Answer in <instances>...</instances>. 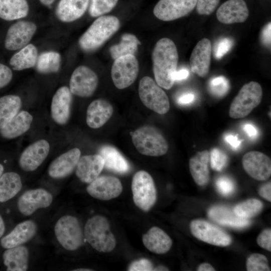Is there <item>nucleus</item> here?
<instances>
[{"instance_id": "nucleus-1", "label": "nucleus", "mask_w": 271, "mask_h": 271, "mask_svg": "<svg viewBox=\"0 0 271 271\" xmlns=\"http://www.w3.org/2000/svg\"><path fill=\"white\" fill-rule=\"evenodd\" d=\"M178 58L176 46L172 40L163 38L157 41L152 53L153 68L156 82L161 87L167 90L172 87Z\"/></svg>"}, {"instance_id": "nucleus-2", "label": "nucleus", "mask_w": 271, "mask_h": 271, "mask_svg": "<svg viewBox=\"0 0 271 271\" xmlns=\"http://www.w3.org/2000/svg\"><path fill=\"white\" fill-rule=\"evenodd\" d=\"M120 25V21L115 16L98 17L80 37V48L86 52L96 50L118 30Z\"/></svg>"}, {"instance_id": "nucleus-3", "label": "nucleus", "mask_w": 271, "mask_h": 271, "mask_svg": "<svg viewBox=\"0 0 271 271\" xmlns=\"http://www.w3.org/2000/svg\"><path fill=\"white\" fill-rule=\"evenodd\" d=\"M83 234L87 242L99 252H109L115 247V237L104 216L97 215L89 218L85 225Z\"/></svg>"}, {"instance_id": "nucleus-4", "label": "nucleus", "mask_w": 271, "mask_h": 271, "mask_svg": "<svg viewBox=\"0 0 271 271\" xmlns=\"http://www.w3.org/2000/svg\"><path fill=\"white\" fill-rule=\"evenodd\" d=\"M131 140L137 151L142 155L158 157L164 155L168 150V143L156 128L145 125L130 132Z\"/></svg>"}, {"instance_id": "nucleus-5", "label": "nucleus", "mask_w": 271, "mask_h": 271, "mask_svg": "<svg viewBox=\"0 0 271 271\" xmlns=\"http://www.w3.org/2000/svg\"><path fill=\"white\" fill-rule=\"evenodd\" d=\"M262 95L261 85L256 82L245 84L231 103L229 115L241 118L248 115L260 103Z\"/></svg>"}, {"instance_id": "nucleus-6", "label": "nucleus", "mask_w": 271, "mask_h": 271, "mask_svg": "<svg viewBox=\"0 0 271 271\" xmlns=\"http://www.w3.org/2000/svg\"><path fill=\"white\" fill-rule=\"evenodd\" d=\"M131 191L134 203L140 209L148 211L155 205L157 191L154 180L148 172L141 170L134 174Z\"/></svg>"}, {"instance_id": "nucleus-7", "label": "nucleus", "mask_w": 271, "mask_h": 271, "mask_svg": "<svg viewBox=\"0 0 271 271\" xmlns=\"http://www.w3.org/2000/svg\"><path fill=\"white\" fill-rule=\"evenodd\" d=\"M138 91L141 100L147 107L160 114L169 111L170 105L167 95L151 77L146 76L141 79Z\"/></svg>"}, {"instance_id": "nucleus-8", "label": "nucleus", "mask_w": 271, "mask_h": 271, "mask_svg": "<svg viewBox=\"0 0 271 271\" xmlns=\"http://www.w3.org/2000/svg\"><path fill=\"white\" fill-rule=\"evenodd\" d=\"M56 237L66 250H75L84 243V236L78 219L74 216L65 215L56 223Z\"/></svg>"}, {"instance_id": "nucleus-9", "label": "nucleus", "mask_w": 271, "mask_h": 271, "mask_svg": "<svg viewBox=\"0 0 271 271\" xmlns=\"http://www.w3.org/2000/svg\"><path fill=\"white\" fill-rule=\"evenodd\" d=\"M139 72V62L134 55L121 56L114 60L111 70V76L115 86L126 88L136 80Z\"/></svg>"}, {"instance_id": "nucleus-10", "label": "nucleus", "mask_w": 271, "mask_h": 271, "mask_svg": "<svg viewBox=\"0 0 271 271\" xmlns=\"http://www.w3.org/2000/svg\"><path fill=\"white\" fill-rule=\"evenodd\" d=\"M98 84V78L95 72L87 66L81 65L73 72L69 81L72 94L81 97L91 96Z\"/></svg>"}, {"instance_id": "nucleus-11", "label": "nucleus", "mask_w": 271, "mask_h": 271, "mask_svg": "<svg viewBox=\"0 0 271 271\" xmlns=\"http://www.w3.org/2000/svg\"><path fill=\"white\" fill-rule=\"evenodd\" d=\"M190 227L191 233L195 237L209 244L226 246L231 242V238L229 234L205 220H193L190 223Z\"/></svg>"}, {"instance_id": "nucleus-12", "label": "nucleus", "mask_w": 271, "mask_h": 271, "mask_svg": "<svg viewBox=\"0 0 271 271\" xmlns=\"http://www.w3.org/2000/svg\"><path fill=\"white\" fill-rule=\"evenodd\" d=\"M196 5V0H160L153 13L160 20L171 21L188 15Z\"/></svg>"}, {"instance_id": "nucleus-13", "label": "nucleus", "mask_w": 271, "mask_h": 271, "mask_svg": "<svg viewBox=\"0 0 271 271\" xmlns=\"http://www.w3.org/2000/svg\"><path fill=\"white\" fill-rule=\"evenodd\" d=\"M37 29L36 25L29 21H19L10 27L5 40V47L11 51L20 50L28 44Z\"/></svg>"}, {"instance_id": "nucleus-14", "label": "nucleus", "mask_w": 271, "mask_h": 271, "mask_svg": "<svg viewBox=\"0 0 271 271\" xmlns=\"http://www.w3.org/2000/svg\"><path fill=\"white\" fill-rule=\"evenodd\" d=\"M86 190L92 197L105 201L119 196L122 191V186L120 181L116 177L102 176L90 183Z\"/></svg>"}, {"instance_id": "nucleus-15", "label": "nucleus", "mask_w": 271, "mask_h": 271, "mask_svg": "<svg viewBox=\"0 0 271 271\" xmlns=\"http://www.w3.org/2000/svg\"><path fill=\"white\" fill-rule=\"evenodd\" d=\"M242 163L246 173L255 180L264 181L270 176V159L261 152H247L243 156Z\"/></svg>"}, {"instance_id": "nucleus-16", "label": "nucleus", "mask_w": 271, "mask_h": 271, "mask_svg": "<svg viewBox=\"0 0 271 271\" xmlns=\"http://www.w3.org/2000/svg\"><path fill=\"white\" fill-rule=\"evenodd\" d=\"M53 201L52 194L47 190L39 188L24 192L18 201L20 212L25 216H30L37 209L49 207Z\"/></svg>"}, {"instance_id": "nucleus-17", "label": "nucleus", "mask_w": 271, "mask_h": 271, "mask_svg": "<svg viewBox=\"0 0 271 271\" xmlns=\"http://www.w3.org/2000/svg\"><path fill=\"white\" fill-rule=\"evenodd\" d=\"M49 151L50 145L47 141H36L27 147L22 153L19 159L20 167L27 172L35 170L46 159Z\"/></svg>"}, {"instance_id": "nucleus-18", "label": "nucleus", "mask_w": 271, "mask_h": 271, "mask_svg": "<svg viewBox=\"0 0 271 271\" xmlns=\"http://www.w3.org/2000/svg\"><path fill=\"white\" fill-rule=\"evenodd\" d=\"M212 44L210 40L203 38L193 49L190 58V65L193 73L204 77L208 73L211 62Z\"/></svg>"}, {"instance_id": "nucleus-19", "label": "nucleus", "mask_w": 271, "mask_h": 271, "mask_svg": "<svg viewBox=\"0 0 271 271\" xmlns=\"http://www.w3.org/2000/svg\"><path fill=\"white\" fill-rule=\"evenodd\" d=\"M248 16V9L244 0H228L216 12L218 21L225 24L243 23Z\"/></svg>"}, {"instance_id": "nucleus-20", "label": "nucleus", "mask_w": 271, "mask_h": 271, "mask_svg": "<svg viewBox=\"0 0 271 271\" xmlns=\"http://www.w3.org/2000/svg\"><path fill=\"white\" fill-rule=\"evenodd\" d=\"M72 95L69 88L62 86L53 96L51 113L53 119L60 125L65 124L69 119Z\"/></svg>"}, {"instance_id": "nucleus-21", "label": "nucleus", "mask_w": 271, "mask_h": 271, "mask_svg": "<svg viewBox=\"0 0 271 271\" xmlns=\"http://www.w3.org/2000/svg\"><path fill=\"white\" fill-rule=\"evenodd\" d=\"M78 148L72 149L56 158L48 168L49 176L55 179H61L69 175L76 168L80 157Z\"/></svg>"}, {"instance_id": "nucleus-22", "label": "nucleus", "mask_w": 271, "mask_h": 271, "mask_svg": "<svg viewBox=\"0 0 271 271\" xmlns=\"http://www.w3.org/2000/svg\"><path fill=\"white\" fill-rule=\"evenodd\" d=\"M104 165V160L99 154L83 156L77 164L76 175L82 182L90 183L99 176Z\"/></svg>"}, {"instance_id": "nucleus-23", "label": "nucleus", "mask_w": 271, "mask_h": 271, "mask_svg": "<svg viewBox=\"0 0 271 271\" xmlns=\"http://www.w3.org/2000/svg\"><path fill=\"white\" fill-rule=\"evenodd\" d=\"M37 229L36 224L32 220L21 222L1 239V245L6 249L20 246L31 239L36 234Z\"/></svg>"}, {"instance_id": "nucleus-24", "label": "nucleus", "mask_w": 271, "mask_h": 271, "mask_svg": "<svg viewBox=\"0 0 271 271\" xmlns=\"http://www.w3.org/2000/svg\"><path fill=\"white\" fill-rule=\"evenodd\" d=\"M113 111L112 105L107 100L98 99L91 102L86 112V123L92 128L102 126L111 117Z\"/></svg>"}, {"instance_id": "nucleus-25", "label": "nucleus", "mask_w": 271, "mask_h": 271, "mask_svg": "<svg viewBox=\"0 0 271 271\" xmlns=\"http://www.w3.org/2000/svg\"><path fill=\"white\" fill-rule=\"evenodd\" d=\"M90 0H60L55 15L59 20L70 23L80 18L88 8Z\"/></svg>"}, {"instance_id": "nucleus-26", "label": "nucleus", "mask_w": 271, "mask_h": 271, "mask_svg": "<svg viewBox=\"0 0 271 271\" xmlns=\"http://www.w3.org/2000/svg\"><path fill=\"white\" fill-rule=\"evenodd\" d=\"M144 246L151 252L162 254L167 253L172 245L170 236L161 228L154 226L143 235Z\"/></svg>"}, {"instance_id": "nucleus-27", "label": "nucleus", "mask_w": 271, "mask_h": 271, "mask_svg": "<svg viewBox=\"0 0 271 271\" xmlns=\"http://www.w3.org/2000/svg\"><path fill=\"white\" fill-rule=\"evenodd\" d=\"M209 153L207 150L197 153L189 160V169L195 183L199 186L206 185L209 180Z\"/></svg>"}, {"instance_id": "nucleus-28", "label": "nucleus", "mask_w": 271, "mask_h": 271, "mask_svg": "<svg viewBox=\"0 0 271 271\" xmlns=\"http://www.w3.org/2000/svg\"><path fill=\"white\" fill-rule=\"evenodd\" d=\"M210 219L224 226L241 228L248 226L250 222L248 219L238 216L233 210L224 206H215L211 207L208 212Z\"/></svg>"}, {"instance_id": "nucleus-29", "label": "nucleus", "mask_w": 271, "mask_h": 271, "mask_svg": "<svg viewBox=\"0 0 271 271\" xmlns=\"http://www.w3.org/2000/svg\"><path fill=\"white\" fill-rule=\"evenodd\" d=\"M33 116L28 111L19 112L4 127L0 128V134L4 138L13 139L26 132L31 127Z\"/></svg>"}, {"instance_id": "nucleus-30", "label": "nucleus", "mask_w": 271, "mask_h": 271, "mask_svg": "<svg viewBox=\"0 0 271 271\" xmlns=\"http://www.w3.org/2000/svg\"><path fill=\"white\" fill-rule=\"evenodd\" d=\"M99 155L102 157L107 169L118 174H125L130 170V166L125 158L114 147L102 146L99 150Z\"/></svg>"}, {"instance_id": "nucleus-31", "label": "nucleus", "mask_w": 271, "mask_h": 271, "mask_svg": "<svg viewBox=\"0 0 271 271\" xmlns=\"http://www.w3.org/2000/svg\"><path fill=\"white\" fill-rule=\"evenodd\" d=\"M29 251L24 246L8 248L3 254L4 263L7 271H26L28 266Z\"/></svg>"}, {"instance_id": "nucleus-32", "label": "nucleus", "mask_w": 271, "mask_h": 271, "mask_svg": "<svg viewBox=\"0 0 271 271\" xmlns=\"http://www.w3.org/2000/svg\"><path fill=\"white\" fill-rule=\"evenodd\" d=\"M38 57L36 47L33 44H28L12 56L10 65L14 70H23L35 66Z\"/></svg>"}, {"instance_id": "nucleus-33", "label": "nucleus", "mask_w": 271, "mask_h": 271, "mask_svg": "<svg viewBox=\"0 0 271 271\" xmlns=\"http://www.w3.org/2000/svg\"><path fill=\"white\" fill-rule=\"evenodd\" d=\"M29 10L27 0H0V18L6 21L24 18Z\"/></svg>"}, {"instance_id": "nucleus-34", "label": "nucleus", "mask_w": 271, "mask_h": 271, "mask_svg": "<svg viewBox=\"0 0 271 271\" xmlns=\"http://www.w3.org/2000/svg\"><path fill=\"white\" fill-rule=\"evenodd\" d=\"M20 175L15 172H7L0 177V202H6L15 197L21 190Z\"/></svg>"}, {"instance_id": "nucleus-35", "label": "nucleus", "mask_w": 271, "mask_h": 271, "mask_svg": "<svg viewBox=\"0 0 271 271\" xmlns=\"http://www.w3.org/2000/svg\"><path fill=\"white\" fill-rule=\"evenodd\" d=\"M21 106L22 100L18 95H7L0 98V128L19 113Z\"/></svg>"}, {"instance_id": "nucleus-36", "label": "nucleus", "mask_w": 271, "mask_h": 271, "mask_svg": "<svg viewBox=\"0 0 271 271\" xmlns=\"http://www.w3.org/2000/svg\"><path fill=\"white\" fill-rule=\"evenodd\" d=\"M141 44L140 40L133 34L126 33L122 35L120 42L111 46L109 53L114 60L127 55H134Z\"/></svg>"}, {"instance_id": "nucleus-37", "label": "nucleus", "mask_w": 271, "mask_h": 271, "mask_svg": "<svg viewBox=\"0 0 271 271\" xmlns=\"http://www.w3.org/2000/svg\"><path fill=\"white\" fill-rule=\"evenodd\" d=\"M61 62V55L58 52L46 51L38 56L35 66L37 70L41 73H55L59 71Z\"/></svg>"}, {"instance_id": "nucleus-38", "label": "nucleus", "mask_w": 271, "mask_h": 271, "mask_svg": "<svg viewBox=\"0 0 271 271\" xmlns=\"http://www.w3.org/2000/svg\"><path fill=\"white\" fill-rule=\"evenodd\" d=\"M262 208L263 204L260 200L251 198L237 204L233 210L238 216L248 219L257 215Z\"/></svg>"}, {"instance_id": "nucleus-39", "label": "nucleus", "mask_w": 271, "mask_h": 271, "mask_svg": "<svg viewBox=\"0 0 271 271\" xmlns=\"http://www.w3.org/2000/svg\"><path fill=\"white\" fill-rule=\"evenodd\" d=\"M118 0H90L88 13L92 17H99L111 12Z\"/></svg>"}, {"instance_id": "nucleus-40", "label": "nucleus", "mask_w": 271, "mask_h": 271, "mask_svg": "<svg viewBox=\"0 0 271 271\" xmlns=\"http://www.w3.org/2000/svg\"><path fill=\"white\" fill-rule=\"evenodd\" d=\"M209 90L214 96L221 97L224 96L229 89L228 79L223 76L212 78L209 81Z\"/></svg>"}, {"instance_id": "nucleus-41", "label": "nucleus", "mask_w": 271, "mask_h": 271, "mask_svg": "<svg viewBox=\"0 0 271 271\" xmlns=\"http://www.w3.org/2000/svg\"><path fill=\"white\" fill-rule=\"evenodd\" d=\"M246 264L248 271L270 270L267 258L260 253H255L251 254L247 258Z\"/></svg>"}, {"instance_id": "nucleus-42", "label": "nucleus", "mask_w": 271, "mask_h": 271, "mask_svg": "<svg viewBox=\"0 0 271 271\" xmlns=\"http://www.w3.org/2000/svg\"><path fill=\"white\" fill-rule=\"evenodd\" d=\"M211 168L216 171H221L227 166L228 162L227 155L221 149L215 148L212 149L209 156Z\"/></svg>"}, {"instance_id": "nucleus-43", "label": "nucleus", "mask_w": 271, "mask_h": 271, "mask_svg": "<svg viewBox=\"0 0 271 271\" xmlns=\"http://www.w3.org/2000/svg\"><path fill=\"white\" fill-rule=\"evenodd\" d=\"M233 40L229 38H223L216 43L214 49V55L216 59H221L233 46Z\"/></svg>"}, {"instance_id": "nucleus-44", "label": "nucleus", "mask_w": 271, "mask_h": 271, "mask_svg": "<svg viewBox=\"0 0 271 271\" xmlns=\"http://www.w3.org/2000/svg\"><path fill=\"white\" fill-rule=\"evenodd\" d=\"M216 186L218 191L225 196L232 194L235 189L233 181L226 176L219 177L216 180Z\"/></svg>"}, {"instance_id": "nucleus-45", "label": "nucleus", "mask_w": 271, "mask_h": 271, "mask_svg": "<svg viewBox=\"0 0 271 271\" xmlns=\"http://www.w3.org/2000/svg\"><path fill=\"white\" fill-rule=\"evenodd\" d=\"M220 0H196V11L201 15H210L216 9Z\"/></svg>"}, {"instance_id": "nucleus-46", "label": "nucleus", "mask_w": 271, "mask_h": 271, "mask_svg": "<svg viewBox=\"0 0 271 271\" xmlns=\"http://www.w3.org/2000/svg\"><path fill=\"white\" fill-rule=\"evenodd\" d=\"M154 265L149 259L141 258L132 261L128 267L129 271H151L154 270Z\"/></svg>"}, {"instance_id": "nucleus-47", "label": "nucleus", "mask_w": 271, "mask_h": 271, "mask_svg": "<svg viewBox=\"0 0 271 271\" xmlns=\"http://www.w3.org/2000/svg\"><path fill=\"white\" fill-rule=\"evenodd\" d=\"M257 243L261 247L271 251V230H263L257 238Z\"/></svg>"}, {"instance_id": "nucleus-48", "label": "nucleus", "mask_w": 271, "mask_h": 271, "mask_svg": "<svg viewBox=\"0 0 271 271\" xmlns=\"http://www.w3.org/2000/svg\"><path fill=\"white\" fill-rule=\"evenodd\" d=\"M13 77V72L7 66L0 63V88L7 85Z\"/></svg>"}, {"instance_id": "nucleus-49", "label": "nucleus", "mask_w": 271, "mask_h": 271, "mask_svg": "<svg viewBox=\"0 0 271 271\" xmlns=\"http://www.w3.org/2000/svg\"><path fill=\"white\" fill-rule=\"evenodd\" d=\"M271 23H268L264 26L261 32L260 40L261 43L266 47H270Z\"/></svg>"}, {"instance_id": "nucleus-50", "label": "nucleus", "mask_w": 271, "mask_h": 271, "mask_svg": "<svg viewBox=\"0 0 271 271\" xmlns=\"http://www.w3.org/2000/svg\"><path fill=\"white\" fill-rule=\"evenodd\" d=\"M195 97V95L192 92H186L177 97V102L180 105H188L193 102Z\"/></svg>"}, {"instance_id": "nucleus-51", "label": "nucleus", "mask_w": 271, "mask_h": 271, "mask_svg": "<svg viewBox=\"0 0 271 271\" xmlns=\"http://www.w3.org/2000/svg\"><path fill=\"white\" fill-rule=\"evenodd\" d=\"M224 141L228 144L234 150H237L240 148L241 142L237 136L228 133L224 136Z\"/></svg>"}, {"instance_id": "nucleus-52", "label": "nucleus", "mask_w": 271, "mask_h": 271, "mask_svg": "<svg viewBox=\"0 0 271 271\" xmlns=\"http://www.w3.org/2000/svg\"><path fill=\"white\" fill-rule=\"evenodd\" d=\"M258 193L260 196L264 199L270 202L271 201V183L268 182L263 185L259 188Z\"/></svg>"}, {"instance_id": "nucleus-53", "label": "nucleus", "mask_w": 271, "mask_h": 271, "mask_svg": "<svg viewBox=\"0 0 271 271\" xmlns=\"http://www.w3.org/2000/svg\"><path fill=\"white\" fill-rule=\"evenodd\" d=\"M242 128L247 136L251 139L256 138L258 136V131L257 128L251 123H245L243 124Z\"/></svg>"}, {"instance_id": "nucleus-54", "label": "nucleus", "mask_w": 271, "mask_h": 271, "mask_svg": "<svg viewBox=\"0 0 271 271\" xmlns=\"http://www.w3.org/2000/svg\"><path fill=\"white\" fill-rule=\"evenodd\" d=\"M189 75V72L187 69H182L176 71L173 75L174 81H181L187 79Z\"/></svg>"}, {"instance_id": "nucleus-55", "label": "nucleus", "mask_w": 271, "mask_h": 271, "mask_svg": "<svg viewBox=\"0 0 271 271\" xmlns=\"http://www.w3.org/2000/svg\"><path fill=\"white\" fill-rule=\"evenodd\" d=\"M198 271H214V268L208 263H203L199 265L197 268Z\"/></svg>"}, {"instance_id": "nucleus-56", "label": "nucleus", "mask_w": 271, "mask_h": 271, "mask_svg": "<svg viewBox=\"0 0 271 271\" xmlns=\"http://www.w3.org/2000/svg\"><path fill=\"white\" fill-rule=\"evenodd\" d=\"M5 230V225L2 216L0 214V238L3 235Z\"/></svg>"}, {"instance_id": "nucleus-57", "label": "nucleus", "mask_w": 271, "mask_h": 271, "mask_svg": "<svg viewBox=\"0 0 271 271\" xmlns=\"http://www.w3.org/2000/svg\"><path fill=\"white\" fill-rule=\"evenodd\" d=\"M39 2L45 6H51L55 0H39Z\"/></svg>"}, {"instance_id": "nucleus-58", "label": "nucleus", "mask_w": 271, "mask_h": 271, "mask_svg": "<svg viewBox=\"0 0 271 271\" xmlns=\"http://www.w3.org/2000/svg\"><path fill=\"white\" fill-rule=\"evenodd\" d=\"M169 269L167 267L164 266V265H159L157 266L156 267L154 268V270L156 271H162V270H169Z\"/></svg>"}, {"instance_id": "nucleus-59", "label": "nucleus", "mask_w": 271, "mask_h": 271, "mask_svg": "<svg viewBox=\"0 0 271 271\" xmlns=\"http://www.w3.org/2000/svg\"><path fill=\"white\" fill-rule=\"evenodd\" d=\"M73 270V271H92L93 270L89 268H77L76 269H74Z\"/></svg>"}, {"instance_id": "nucleus-60", "label": "nucleus", "mask_w": 271, "mask_h": 271, "mask_svg": "<svg viewBox=\"0 0 271 271\" xmlns=\"http://www.w3.org/2000/svg\"><path fill=\"white\" fill-rule=\"evenodd\" d=\"M4 167L3 166L0 164V177L3 174V171H4Z\"/></svg>"}]
</instances>
